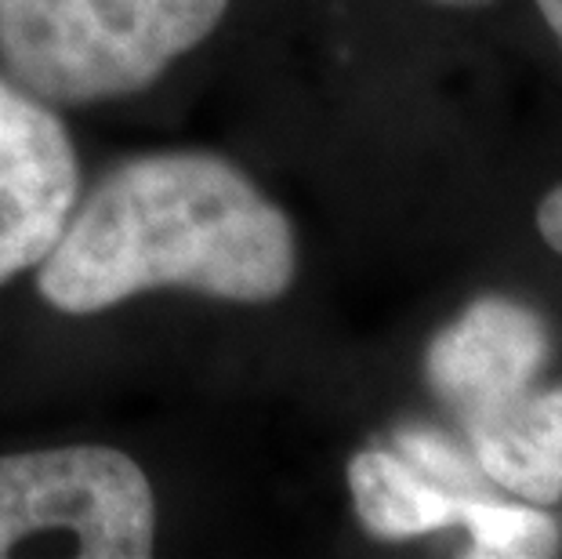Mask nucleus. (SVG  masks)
<instances>
[{
	"instance_id": "obj_11",
	"label": "nucleus",
	"mask_w": 562,
	"mask_h": 559,
	"mask_svg": "<svg viewBox=\"0 0 562 559\" xmlns=\"http://www.w3.org/2000/svg\"><path fill=\"white\" fill-rule=\"evenodd\" d=\"M537 8H541V15L548 22V30L555 33V41L562 47V0H537Z\"/></svg>"
},
{
	"instance_id": "obj_3",
	"label": "nucleus",
	"mask_w": 562,
	"mask_h": 559,
	"mask_svg": "<svg viewBox=\"0 0 562 559\" xmlns=\"http://www.w3.org/2000/svg\"><path fill=\"white\" fill-rule=\"evenodd\" d=\"M66 534L74 556L146 559L157 541L149 476L116 447L74 444L0 455V556Z\"/></svg>"
},
{
	"instance_id": "obj_5",
	"label": "nucleus",
	"mask_w": 562,
	"mask_h": 559,
	"mask_svg": "<svg viewBox=\"0 0 562 559\" xmlns=\"http://www.w3.org/2000/svg\"><path fill=\"white\" fill-rule=\"evenodd\" d=\"M548 353L552 335L533 309L486 294L432 338L425 374L436 396L469 418L530 389Z\"/></svg>"
},
{
	"instance_id": "obj_12",
	"label": "nucleus",
	"mask_w": 562,
	"mask_h": 559,
	"mask_svg": "<svg viewBox=\"0 0 562 559\" xmlns=\"http://www.w3.org/2000/svg\"><path fill=\"white\" fill-rule=\"evenodd\" d=\"M436 4H447V8H480V4H490V0H436Z\"/></svg>"
},
{
	"instance_id": "obj_2",
	"label": "nucleus",
	"mask_w": 562,
	"mask_h": 559,
	"mask_svg": "<svg viewBox=\"0 0 562 559\" xmlns=\"http://www.w3.org/2000/svg\"><path fill=\"white\" fill-rule=\"evenodd\" d=\"M229 0H0V63L47 105L124 99L214 33Z\"/></svg>"
},
{
	"instance_id": "obj_9",
	"label": "nucleus",
	"mask_w": 562,
	"mask_h": 559,
	"mask_svg": "<svg viewBox=\"0 0 562 559\" xmlns=\"http://www.w3.org/2000/svg\"><path fill=\"white\" fill-rule=\"evenodd\" d=\"M519 422L526 436H530L533 450L555 472V480L562 487V389H548V392L526 389L519 396Z\"/></svg>"
},
{
	"instance_id": "obj_1",
	"label": "nucleus",
	"mask_w": 562,
	"mask_h": 559,
	"mask_svg": "<svg viewBox=\"0 0 562 559\" xmlns=\"http://www.w3.org/2000/svg\"><path fill=\"white\" fill-rule=\"evenodd\" d=\"M37 269L41 299L66 316L164 288L269 305L291 291L297 241L240 164L178 149L113 168Z\"/></svg>"
},
{
	"instance_id": "obj_7",
	"label": "nucleus",
	"mask_w": 562,
	"mask_h": 559,
	"mask_svg": "<svg viewBox=\"0 0 562 559\" xmlns=\"http://www.w3.org/2000/svg\"><path fill=\"white\" fill-rule=\"evenodd\" d=\"M461 527L472 530V559H541L559 552V523L526 505L469 497Z\"/></svg>"
},
{
	"instance_id": "obj_6",
	"label": "nucleus",
	"mask_w": 562,
	"mask_h": 559,
	"mask_svg": "<svg viewBox=\"0 0 562 559\" xmlns=\"http://www.w3.org/2000/svg\"><path fill=\"white\" fill-rule=\"evenodd\" d=\"M349 494L367 534L381 541H406L461 527L469 497H483L450 491L389 450H360L349 461Z\"/></svg>"
},
{
	"instance_id": "obj_4",
	"label": "nucleus",
	"mask_w": 562,
	"mask_h": 559,
	"mask_svg": "<svg viewBox=\"0 0 562 559\" xmlns=\"http://www.w3.org/2000/svg\"><path fill=\"white\" fill-rule=\"evenodd\" d=\"M77 197L80 164L66 124L0 77V283L41 266Z\"/></svg>"
},
{
	"instance_id": "obj_8",
	"label": "nucleus",
	"mask_w": 562,
	"mask_h": 559,
	"mask_svg": "<svg viewBox=\"0 0 562 559\" xmlns=\"http://www.w3.org/2000/svg\"><path fill=\"white\" fill-rule=\"evenodd\" d=\"M400 450L417 472L428 476V480L450 487V491H458V494H486L480 466L472 469V461L461 458L458 447L447 444L442 436L425 433V429H406L400 433Z\"/></svg>"
},
{
	"instance_id": "obj_10",
	"label": "nucleus",
	"mask_w": 562,
	"mask_h": 559,
	"mask_svg": "<svg viewBox=\"0 0 562 559\" xmlns=\"http://www.w3.org/2000/svg\"><path fill=\"white\" fill-rule=\"evenodd\" d=\"M537 233L555 255H562V186H555L537 208Z\"/></svg>"
}]
</instances>
